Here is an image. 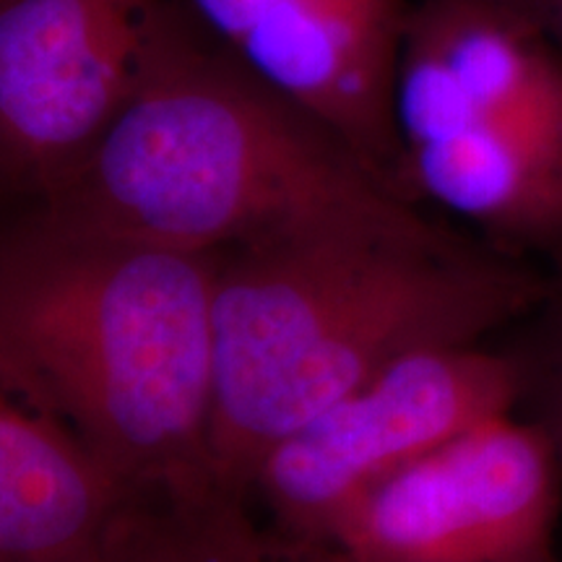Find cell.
<instances>
[{"instance_id": "8", "label": "cell", "mask_w": 562, "mask_h": 562, "mask_svg": "<svg viewBox=\"0 0 562 562\" xmlns=\"http://www.w3.org/2000/svg\"><path fill=\"white\" fill-rule=\"evenodd\" d=\"M199 30L404 191L396 74L409 0H178Z\"/></svg>"}, {"instance_id": "7", "label": "cell", "mask_w": 562, "mask_h": 562, "mask_svg": "<svg viewBox=\"0 0 562 562\" xmlns=\"http://www.w3.org/2000/svg\"><path fill=\"white\" fill-rule=\"evenodd\" d=\"M518 389L516 364L480 344L412 351L271 448L256 476L290 521L323 537L364 492L513 414Z\"/></svg>"}, {"instance_id": "9", "label": "cell", "mask_w": 562, "mask_h": 562, "mask_svg": "<svg viewBox=\"0 0 562 562\" xmlns=\"http://www.w3.org/2000/svg\"><path fill=\"white\" fill-rule=\"evenodd\" d=\"M45 409L0 362V562H94L112 469Z\"/></svg>"}, {"instance_id": "1", "label": "cell", "mask_w": 562, "mask_h": 562, "mask_svg": "<svg viewBox=\"0 0 562 562\" xmlns=\"http://www.w3.org/2000/svg\"><path fill=\"white\" fill-rule=\"evenodd\" d=\"M47 203L81 227L209 256L321 232L451 245L180 3L138 91Z\"/></svg>"}, {"instance_id": "10", "label": "cell", "mask_w": 562, "mask_h": 562, "mask_svg": "<svg viewBox=\"0 0 562 562\" xmlns=\"http://www.w3.org/2000/svg\"><path fill=\"white\" fill-rule=\"evenodd\" d=\"M501 3L531 21L562 50V0H501Z\"/></svg>"}, {"instance_id": "2", "label": "cell", "mask_w": 562, "mask_h": 562, "mask_svg": "<svg viewBox=\"0 0 562 562\" xmlns=\"http://www.w3.org/2000/svg\"><path fill=\"white\" fill-rule=\"evenodd\" d=\"M537 297L521 273L456 245L286 237L216 269L206 456L256 474L263 456L412 351L480 344Z\"/></svg>"}, {"instance_id": "6", "label": "cell", "mask_w": 562, "mask_h": 562, "mask_svg": "<svg viewBox=\"0 0 562 562\" xmlns=\"http://www.w3.org/2000/svg\"><path fill=\"white\" fill-rule=\"evenodd\" d=\"M178 0H0V175L45 199L115 123Z\"/></svg>"}, {"instance_id": "3", "label": "cell", "mask_w": 562, "mask_h": 562, "mask_svg": "<svg viewBox=\"0 0 562 562\" xmlns=\"http://www.w3.org/2000/svg\"><path fill=\"white\" fill-rule=\"evenodd\" d=\"M214 284L209 252L47 211L0 243V362L112 472L206 453Z\"/></svg>"}, {"instance_id": "5", "label": "cell", "mask_w": 562, "mask_h": 562, "mask_svg": "<svg viewBox=\"0 0 562 562\" xmlns=\"http://www.w3.org/2000/svg\"><path fill=\"white\" fill-rule=\"evenodd\" d=\"M558 508L552 442L503 414L364 492L323 539L341 562H552Z\"/></svg>"}, {"instance_id": "4", "label": "cell", "mask_w": 562, "mask_h": 562, "mask_svg": "<svg viewBox=\"0 0 562 562\" xmlns=\"http://www.w3.org/2000/svg\"><path fill=\"white\" fill-rule=\"evenodd\" d=\"M404 191L562 245V50L501 0L412 3L398 55Z\"/></svg>"}]
</instances>
